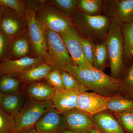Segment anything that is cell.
Returning a JSON list of instances; mask_svg holds the SVG:
<instances>
[{
  "label": "cell",
  "instance_id": "obj_1",
  "mask_svg": "<svg viewBox=\"0 0 133 133\" xmlns=\"http://www.w3.org/2000/svg\"><path fill=\"white\" fill-rule=\"evenodd\" d=\"M64 71L75 77L88 90L103 96L110 97L123 90L122 79L109 76L94 66L81 68L74 64H69Z\"/></svg>",
  "mask_w": 133,
  "mask_h": 133
},
{
  "label": "cell",
  "instance_id": "obj_2",
  "mask_svg": "<svg viewBox=\"0 0 133 133\" xmlns=\"http://www.w3.org/2000/svg\"><path fill=\"white\" fill-rule=\"evenodd\" d=\"M72 18L74 26L81 36L95 43L104 41L111 22L104 15H90L78 10Z\"/></svg>",
  "mask_w": 133,
  "mask_h": 133
},
{
  "label": "cell",
  "instance_id": "obj_3",
  "mask_svg": "<svg viewBox=\"0 0 133 133\" xmlns=\"http://www.w3.org/2000/svg\"><path fill=\"white\" fill-rule=\"evenodd\" d=\"M43 29L46 40L44 56L46 63L51 67L52 70L61 71H64L68 64H74L60 35L49 29Z\"/></svg>",
  "mask_w": 133,
  "mask_h": 133
},
{
  "label": "cell",
  "instance_id": "obj_4",
  "mask_svg": "<svg viewBox=\"0 0 133 133\" xmlns=\"http://www.w3.org/2000/svg\"><path fill=\"white\" fill-rule=\"evenodd\" d=\"M108 52L111 68V76L119 78L123 68L124 41L122 26L112 22L106 37L103 41Z\"/></svg>",
  "mask_w": 133,
  "mask_h": 133
},
{
  "label": "cell",
  "instance_id": "obj_5",
  "mask_svg": "<svg viewBox=\"0 0 133 133\" xmlns=\"http://www.w3.org/2000/svg\"><path fill=\"white\" fill-rule=\"evenodd\" d=\"M55 108L51 100L35 101L29 98L20 112L14 116L15 132L35 127L41 117L46 112ZM14 132V133H15Z\"/></svg>",
  "mask_w": 133,
  "mask_h": 133
},
{
  "label": "cell",
  "instance_id": "obj_6",
  "mask_svg": "<svg viewBox=\"0 0 133 133\" xmlns=\"http://www.w3.org/2000/svg\"><path fill=\"white\" fill-rule=\"evenodd\" d=\"M38 13L36 17L43 28L60 34L74 26L72 18L57 8H43Z\"/></svg>",
  "mask_w": 133,
  "mask_h": 133
},
{
  "label": "cell",
  "instance_id": "obj_7",
  "mask_svg": "<svg viewBox=\"0 0 133 133\" xmlns=\"http://www.w3.org/2000/svg\"><path fill=\"white\" fill-rule=\"evenodd\" d=\"M101 15L122 26L133 20V0H104Z\"/></svg>",
  "mask_w": 133,
  "mask_h": 133
},
{
  "label": "cell",
  "instance_id": "obj_8",
  "mask_svg": "<svg viewBox=\"0 0 133 133\" xmlns=\"http://www.w3.org/2000/svg\"><path fill=\"white\" fill-rule=\"evenodd\" d=\"M59 35L64 42L73 64L81 68L94 66L86 59L81 43L82 36L75 26Z\"/></svg>",
  "mask_w": 133,
  "mask_h": 133
},
{
  "label": "cell",
  "instance_id": "obj_9",
  "mask_svg": "<svg viewBox=\"0 0 133 133\" xmlns=\"http://www.w3.org/2000/svg\"><path fill=\"white\" fill-rule=\"evenodd\" d=\"M109 97L94 92L81 93L77 101L76 109L92 117L100 112L107 110Z\"/></svg>",
  "mask_w": 133,
  "mask_h": 133
},
{
  "label": "cell",
  "instance_id": "obj_10",
  "mask_svg": "<svg viewBox=\"0 0 133 133\" xmlns=\"http://www.w3.org/2000/svg\"><path fill=\"white\" fill-rule=\"evenodd\" d=\"M28 28L29 35L36 52L41 57H44L46 43L42 26L37 19L35 13L31 9H26L25 13Z\"/></svg>",
  "mask_w": 133,
  "mask_h": 133
},
{
  "label": "cell",
  "instance_id": "obj_11",
  "mask_svg": "<svg viewBox=\"0 0 133 133\" xmlns=\"http://www.w3.org/2000/svg\"><path fill=\"white\" fill-rule=\"evenodd\" d=\"M62 114L66 129L74 132L89 133L95 127L92 117L76 108Z\"/></svg>",
  "mask_w": 133,
  "mask_h": 133
},
{
  "label": "cell",
  "instance_id": "obj_12",
  "mask_svg": "<svg viewBox=\"0 0 133 133\" xmlns=\"http://www.w3.org/2000/svg\"><path fill=\"white\" fill-rule=\"evenodd\" d=\"M35 128L41 133H62L66 129L63 114L55 108L44 114Z\"/></svg>",
  "mask_w": 133,
  "mask_h": 133
},
{
  "label": "cell",
  "instance_id": "obj_13",
  "mask_svg": "<svg viewBox=\"0 0 133 133\" xmlns=\"http://www.w3.org/2000/svg\"><path fill=\"white\" fill-rule=\"evenodd\" d=\"M44 63V59L42 57H25L17 59H8L0 64V70L3 75L14 76L20 75L33 66Z\"/></svg>",
  "mask_w": 133,
  "mask_h": 133
},
{
  "label": "cell",
  "instance_id": "obj_14",
  "mask_svg": "<svg viewBox=\"0 0 133 133\" xmlns=\"http://www.w3.org/2000/svg\"><path fill=\"white\" fill-rule=\"evenodd\" d=\"M83 92H84L79 90L55 89L51 101L55 109L63 113L76 109L78 98Z\"/></svg>",
  "mask_w": 133,
  "mask_h": 133
},
{
  "label": "cell",
  "instance_id": "obj_15",
  "mask_svg": "<svg viewBox=\"0 0 133 133\" xmlns=\"http://www.w3.org/2000/svg\"><path fill=\"white\" fill-rule=\"evenodd\" d=\"M95 128L102 133H125L115 116L107 110L92 116Z\"/></svg>",
  "mask_w": 133,
  "mask_h": 133
},
{
  "label": "cell",
  "instance_id": "obj_16",
  "mask_svg": "<svg viewBox=\"0 0 133 133\" xmlns=\"http://www.w3.org/2000/svg\"><path fill=\"white\" fill-rule=\"evenodd\" d=\"M16 12L9 8L3 7L1 20L0 29L6 35L13 40L20 32L21 26Z\"/></svg>",
  "mask_w": 133,
  "mask_h": 133
},
{
  "label": "cell",
  "instance_id": "obj_17",
  "mask_svg": "<svg viewBox=\"0 0 133 133\" xmlns=\"http://www.w3.org/2000/svg\"><path fill=\"white\" fill-rule=\"evenodd\" d=\"M26 94L30 99L37 101L51 100L55 89L48 83L36 82L30 84L26 88Z\"/></svg>",
  "mask_w": 133,
  "mask_h": 133
},
{
  "label": "cell",
  "instance_id": "obj_18",
  "mask_svg": "<svg viewBox=\"0 0 133 133\" xmlns=\"http://www.w3.org/2000/svg\"><path fill=\"white\" fill-rule=\"evenodd\" d=\"M23 97L19 92L3 94L0 108L7 113L15 116L23 106Z\"/></svg>",
  "mask_w": 133,
  "mask_h": 133
},
{
  "label": "cell",
  "instance_id": "obj_19",
  "mask_svg": "<svg viewBox=\"0 0 133 133\" xmlns=\"http://www.w3.org/2000/svg\"><path fill=\"white\" fill-rule=\"evenodd\" d=\"M52 69L46 63L36 65L26 70L20 74L19 78L21 81L30 84L36 83L45 79Z\"/></svg>",
  "mask_w": 133,
  "mask_h": 133
},
{
  "label": "cell",
  "instance_id": "obj_20",
  "mask_svg": "<svg viewBox=\"0 0 133 133\" xmlns=\"http://www.w3.org/2000/svg\"><path fill=\"white\" fill-rule=\"evenodd\" d=\"M107 110L114 112L133 110V100L127 99L119 93L116 94L109 97Z\"/></svg>",
  "mask_w": 133,
  "mask_h": 133
},
{
  "label": "cell",
  "instance_id": "obj_21",
  "mask_svg": "<svg viewBox=\"0 0 133 133\" xmlns=\"http://www.w3.org/2000/svg\"><path fill=\"white\" fill-rule=\"evenodd\" d=\"M124 41V56L126 60L133 58V20L122 26Z\"/></svg>",
  "mask_w": 133,
  "mask_h": 133
},
{
  "label": "cell",
  "instance_id": "obj_22",
  "mask_svg": "<svg viewBox=\"0 0 133 133\" xmlns=\"http://www.w3.org/2000/svg\"><path fill=\"white\" fill-rule=\"evenodd\" d=\"M108 60L109 56L105 43L104 42L95 43L93 66L95 69L103 71Z\"/></svg>",
  "mask_w": 133,
  "mask_h": 133
},
{
  "label": "cell",
  "instance_id": "obj_23",
  "mask_svg": "<svg viewBox=\"0 0 133 133\" xmlns=\"http://www.w3.org/2000/svg\"><path fill=\"white\" fill-rule=\"evenodd\" d=\"M102 3L101 0H78V10L90 15H101Z\"/></svg>",
  "mask_w": 133,
  "mask_h": 133
},
{
  "label": "cell",
  "instance_id": "obj_24",
  "mask_svg": "<svg viewBox=\"0 0 133 133\" xmlns=\"http://www.w3.org/2000/svg\"><path fill=\"white\" fill-rule=\"evenodd\" d=\"M20 81L14 76L3 75L0 78V92L8 94L19 92Z\"/></svg>",
  "mask_w": 133,
  "mask_h": 133
},
{
  "label": "cell",
  "instance_id": "obj_25",
  "mask_svg": "<svg viewBox=\"0 0 133 133\" xmlns=\"http://www.w3.org/2000/svg\"><path fill=\"white\" fill-rule=\"evenodd\" d=\"M29 51V45L28 41L24 38L13 39L10 45V57H24Z\"/></svg>",
  "mask_w": 133,
  "mask_h": 133
},
{
  "label": "cell",
  "instance_id": "obj_26",
  "mask_svg": "<svg viewBox=\"0 0 133 133\" xmlns=\"http://www.w3.org/2000/svg\"><path fill=\"white\" fill-rule=\"evenodd\" d=\"M63 84L65 89L79 90L83 92L88 91L87 88L75 77L65 71H62Z\"/></svg>",
  "mask_w": 133,
  "mask_h": 133
},
{
  "label": "cell",
  "instance_id": "obj_27",
  "mask_svg": "<svg viewBox=\"0 0 133 133\" xmlns=\"http://www.w3.org/2000/svg\"><path fill=\"white\" fill-rule=\"evenodd\" d=\"M114 113L122 128L128 133H133V110Z\"/></svg>",
  "mask_w": 133,
  "mask_h": 133
},
{
  "label": "cell",
  "instance_id": "obj_28",
  "mask_svg": "<svg viewBox=\"0 0 133 133\" xmlns=\"http://www.w3.org/2000/svg\"><path fill=\"white\" fill-rule=\"evenodd\" d=\"M52 1L56 7L72 18L78 10L77 0H54Z\"/></svg>",
  "mask_w": 133,
  "mask_h": 133
},
{
  "label": "cell",
  "instance_id": "obj_29",
  "mask_svg": "<svg viewBox=\"0 0 133 133\" xmlns=\"http://www.w3.org/2000/svg\"><path fill=\"white\" fill-rule=\"evenodd\" d=\"M15 127L14 116L0 108V133H14Z\"/></svg>",
  "mask_w": 133,
  "mask_h": 133
},
{
  "label": "cell",
  "instance_id": "obj_30",
  "mask_svg": "<svg viewBox=\"0 0 133 133\" xmlns=\"http://www.w3.org/2000/svg\"><path fill=\"white\" fill-rule=\"evenodd\" d=\"M12 40L0 29V64L9 59L10 45Z\"/></svg>",
  "mask_w": 133,
  "mask_h": 133
},
{
  "label": "cell",
  "instance_id": "obj_31",
  "mask_svg": "<svg viewBox=\"0 0 133 133\" xmlns=\"http://www.w3.org/2000/svg\"><path fill=\"white\" fill-rule=\"evenodd\" d=\"M81 41L86 59L93 66L95 43L83 36H81Z\"/></svg>",
  "mask_w": 133,
  "mask_h": 133
},
{
  "label": "cell",
  "instance_id": "obj_32",
  "mask_svg": "<svg viewBox=\"0 0 133 133\" xmlns=\"http://www.w3.org/2000/svg\"><path fill=\"white\" fill-rule=\"evenodd\" d=\"M48 84L55 89L63 90L65 88L63 84L62 71L57 70H52L45 79Z\"/></svg>",
  "mask_w": 133,
  "mask_h": 133
},
{
  "label": "cell",
  "instance_id": "obj_33",
  "mask_svg": "<svg viewBox=\"0 0 133 133\" xmlns=\"http://www.w3.org/2000/svg\"><path fill=\"white\" fill-rule=\"evenodd\" d=\"M122 80V92L133 98V62Z\"/></svg>",
  "mask_w": 133,
  "mask_h": 133
},
{
  "label": "cell",
  "instance_id": "obj_34",
  "mask_svg": "<svg viewBox=\"0 0 133 133\" xmlns=\"http://www.w3.org/2000/svg\"><path fill=\"white\" fill-rule=\"evenodd\" d=\"M0 5L4 7L9 8L17 14L25 15L26 9L23 2L18 0H0Z\"/></svg>",
  "mask_w": 133,
  "mask_h": 133
},
{
  "label": "cell",
  "instance_id": "obj_35",
  "mask_svg": "<svg viewBox=\"0 0 133 133\" xmlns=\"http://www.w3.org/2000/svg\"><path fill=\"white\" fill-rule=\"evenodd\" d=\"M14 133H41L38 132L36 130L35 127L26 129L21 131H17Z\"/></svg>",
  "mask_w": 133,
  "mask_h": 133
},
{
  "label": "cell",
  "instance_id": "obj_36",
  "mask_svg": "<svg viewBox=\"0 0 133 133\" xmlns=\"http://www.w3.org/2000/svg\"><path fill=\"white\" fill-rule=\"evenodd\" d=\"M89 133H102L100 132V131L98 130L97 128H95V127L94 128L91 130Z\"/></svg>",
  "mask_w": 133,
  "mask_h": 133
},
{
  "label": "cell",
  "instance_id": "obj_37",
  "mask_svg": "<svg viewBox=\"0 0 133 133\" xmlns=\"http://www.w3.org/2000/svg\"><path fill=\"white\" fill-rule=\"evenodd\" d=\"M76 133L74 132H73V131H70V130H69V129H65V130L63 133Z\"/></svg>",
  "mask_w": 133,
  "mask_h": 133
},
{
  "label": "cell",
  "instance_id": "obj_38",
  "mask_svg": "<svg viewBox=\"0 0 133 133\" xmlns=\"http://www.w3.org/2000/svg\"><path fill=\"white\" fill-rule=\"evenodd\" d=\"M3 7L0 5V20H1V17L3 11Z\"/></svg>",
  "mask_w": 133,
  "mask_h": 133
},
{
  "label": "cell",
  "instance_id": "obj_39",
  "mask_svg": "<svg viewBox=\"0 0 133 133\" xmlns=\"http://www.w3.org/2000/svg\"><path fill=\"white\" fill-rule=\"evenodd\" d=\"M3 96V94L0 92V104H1V101L2 99Z\"/></svg>",
  "mask_w": 133,
  "mask_h": 133
},
{
  "label": "cell",
  "instance_id": "obj_40",
  "mask_svg": "<svg viewBox=\"0 0 133 133\" xmlns=\"http://www.w3.org/2000/svg\"><path fill=\"white\" fill-rule=\"evenodd\" d=\"M3 76V74L1 72V70H0V78L2 76Z\"/></svg>",
  "mask_w": 133,
  "mask_h": 133
}]
</instances>
